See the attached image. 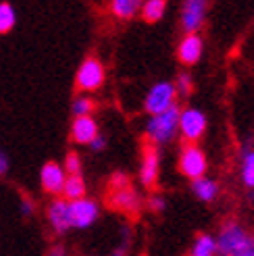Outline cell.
Here are the masks:
<instances>
[{
	"label": "cell",
	"instance_id": "12",
	"mask_svg": "<svg viewBox=\"0 0 254 256\" xmlns=\"http://www.w3.org/2000/svg\"><path fill=\"white\" fill-rule=\"evenodd\" d=\"M204 52V40L198 36V32L194 34H186V38L177 46V58H180L186 67H192L202 58Z\"/></svg>",
	"mask_w": 254,
	"mask_h": 256
},
{
	"label": "cell",
	"instance_id": "1",
	"mask_svg": "<svg viewBox=\"0 0 254 256\" xmlns=\"http://www.w3.org/2000/svg\"><path fill=\"white\" fill-rule=\"evenodd\" d=\"M180 106H171L162 112L150 114V119L146 121V140L152 144H169L175 140V136L180 134Z\"/></svg>",
	"mask_w": 254,
	"mask_h": 256
},
{
	"label": "cell",
	"instance_id": "5",
	"mask_svg": "<svg viewBox=\"0 0 254 256\" xmlns=\"http://www.w3.org/2000/svg\"><path fill=\"white\" fill-rule=\"evenodd\" d=\"M208 127V119L206 114L200 108H184L180 114V136L186 140L188 144H196L198 140L204 136Z\"/></svg>",
	"mask_w": 254,
	"mask_h": 256
},
{
	"label": "cell",
	"instance_id": "2",
	"mask_svg": "<svg viewBox=\"0 0 254 256\" xmlns=\"http://www.w3.org/2000/svg\"><path fill=\"white\" fill-rule=\"evenodd\" d=\"M217 242L219 252L225 256H254V238L236 221H230L221 227Z\"/></svg>",
	"mask_w": 254,
	"mask_h": 256
},
{
	"label": "cell",
	"instance_id": "25",
	"mask_svg": "<svg viewBox=\"0 0 254 256\" xmlns=\"http://www.w3.org/2000/svg\"><path fill=\"white\" fill-rule=\"evenodd\" d=\"M148 206H150L152 212H164V208H167V200H164L162 196H158V194H154L148 200Z\"/></svg>",
	"mask_w": 254,
	"mask_h": 256
},
{
	"label": "cell",
	"instance_id": "18",
	"mask_svg": "<svg viewBox=\"0 0 254 256\" xmlns=\"http://www.w3.org/2000/svg\"><path fill=\"white\" fill-rule=\"evenodd\" d=\"M164 10H167V0H144L140 12L146 23H156L164 17Z\"/></svg>",
	"mask_w": 254,
	"mask_h": 256
},
{
	"label": "cell",
	"instance_id": "22",
	"mask_svg": "<svg viewBox=\"0 0 254 256\" xmlns=\"http://www.w3.org/2000/svg\"><path fill=\"white\" fill-rule=\"evenodd\" d=\"M96 110V102L90 96H78L73 100V106L71 112L73 117H84V114H92Z\"/></svg>",
	"mask_w": 254,
	"mask_h": 256
},
{
	"label": "cell",
	"instance_id": "10",
	"mask_svg": "<svg viewBox=\"0 0 254 256\" xmlns=\"http://www.w3.org/2000/svg\"><path fill=\"white\" fill-rule=\"evenodd\" d=\"M208 12V0H184L182 8V28L186 34H194L204 25Z\"/></svg>",
	"mask_w": 254,
	"mask_h": 256
},
{
	"label": "cell",
	"instance_id": "15",
	"mask_svg": "<svg viewBox=\"0 0 254 256\" xmlns=\"http://www.w3.org/2000/svg\"><path fill=\"white\" fill-rule=\"evenodd\" d=\"M192 192L200 202H212L219 196V184L214 179L202 175L198 179H192Z\"/></svg>",
	"mask_w": 254,
	"mask_h": 256
},
{
	"label": "cell",
	"instance_id": "24",
	"mask_svg": "<svg viewBox=\"0 0 254 256\" xmlns=\"http://www.w3.org/2000/svg\"><path fill=\"white\" fill-rule=\"evenodd\" d=\"M65 171H67V175H80L82 173V169H84V164H82V156L78 154V152H69L67 154V158H65Z\"/></svg>",
	"mask_w": 254,
	"mask_h": 256
},
{
	"label": "cell",
	"instance_id": "9",
	"mask_svg": "<svg viewBox=\"0 0 254 256\" xmlns=\"http://www.w3.org/2000/svg\"><path fill=\"white\" fill-rule=\"evenodd\" d=\"M71 212H73V227L75 229H90L100 219V206L92 198H80L71 200Z\"/></svg>",
	"mask_w": 254,
	"mask_h": 256
},
{
	"label": "cell",
	"instance_id": "26",
	"mask_svg": "<svg viewBox=\"0 0 254 256\" xmlns=\"http://www.w3.org/2000/svg\"><path fill=\"white\" fill-rule=\"evenodd\" d=\"M106 146H108V142H106V138L104 136H96L94 140H92V142H90V148L94 150V152H104L106 150Z\"/></svg>",
	"mask_w": 254,
	"mask_h": 256
},
{
	"label": "cell",
	"instance_id": "16",
	"mask_svg": "<svg viewBox=\"0 0 254 256\" xmlns=\"http://www.w3.org/2000/svg\"><path fill=\"white\" fill-rule=\"evenodd\" d=\"M144 0H110L108 8L110 12L121 21H132L140 10H142Z\"/></svg>",
	"mask_w": 254,
	"mask_h": 256
},
{
	"label": "cell",
	"instance_id": "3",
	"mask_svg": "<svg viewBox=\"0 0 254 256\" xmlns=\"http://www.w3.org/2000/svg\"><path fill=\"white\" fill-rule=\"evenodd\" d=\"M104 80H106L104 65L96 56H88L78 69V75H75V86H78L80 92L92 94V92H96V90H100L104 86Z\"/></svg>",
	"mask_w": 254,
	"mask_h": 256
},
{
	"label": "cell",
	"instance_id": "8",
	"mask_svg": "<svg viewBox=\"0 0 254 256\" xmlns=\"http://www.w3.org/2000/svg\"><path fill=\"white\" fill-rule=\"evenodd\" d=\"M206 169H208L206 154L196 144H188L180 156V171L184 173V177L198 179L202 175H206Z\"/></svg>",
	"mask_w": 254,
	"mask_h": 256
},
{
	"label": "cell",
	"instance_id": "23",
	"mask_svg": "<svg viewBox=\"0 0 254 256\" xmlns=\"http://www.w3.org/2000/svg\"><path fill=\"white\" fill-rule=\"evenodd\" d=\"M175 88H177V94L188 98L190 94L194 92V80H192V75H190L188 71L180 73V75H177V80H175Z\"/></svg>",
	"mask_w": 254,
	"mask_h": 256
},
{
	"label": "cell",
	"instance_id": "28",
	"mask_svg": "<svg viewBox=\"0 0 254 256\" xmlns=\"http://www.w3.org/2000/svg\"><path fill=\"white\" fill-rule=\"evenodd\" d=\"M125 186H130V179H127L123 173L112 175V179H110V188L112 190H119V188H125Z\"/></svg>",
	"mask_w": 254,
	"mask_h": 256
},
{
	"label": "cell",
	"instance_id": "7",
	"mask_svg": "<svg viewBox=\"0 0 254 256\" xmlns=\"http://www.w3.org/2000/svg\"><path fill=\"white\" fill-rule=\"evenodd\" d=\"M48 223L52 227V232L58 236H65L69 229H73V212H71V200L65 196H56L46 210Z\"/></svg>",
	"mask_w": 254,
	"mask_h": 256
},
{
	"label": "cell",
	"instance_id": "14",
	"mask_svg": "<svg viewBox=\"0 0 254 256\" xmlns=\"http://www.w3.org/2000/svg\"><path fill=\"white\" fill-rule=\"evenodd\" d=\"M110 206L117 208V210H123V212H138L140 206H142V200H140V194L132 188V186H125V188H119L110 194L108 198Z\"/></svg>",
	"mask_w": 254,
	"mask_h": 256
},
{
	"label": "cell",
	"instance_id": "19",
	"mask_svg": "<svg viewBox=\"0 0 254 256\" xmlns=\"http://www.w3.org/2000/svg\"><path fill=\"white\" fill-rule=\"evenodd\" d=\"M242 182L248 190H254V148L248 144L242 148Z\"/></svg>",
	"mask_w": 254,
	"mask_h": 256
},
{
	"label": "cell",
	"instance_id": "11",
	"mask_svg": "<svg viewBox=\"0 0 254 256\" xmlns=\"http://www.w3.org/2000/svg\"><path fill=\"white\" fill-rule=\"evenodd\" d=\"M65 182H67V171L62 164L50 160L46 162L42 171H40V184H42V190L50 196H62V188H65Z\"/></svg>",
	"mask_w": 254,
	"mask_h": 256
},
{
	"label": "cell",
	"instance_id": "6",
	"mask_svg": "<svg viewBox=\"0 0 254 256\" xmlns=\"http://www.w3.org/2000/svg\"><path fill=\"white\" fill-rule=\"evenodd\" d=\"M160 175V152L156 144L146 142L142 148V162H140V182L144 188L152 190L158 184Z\"/></svg>",
	"mask_w": 254,
	"mask_h": 256
},
{
	"label": "cell",
	"instance_id": "27",
	"mask_svg": "<svg viewBox=\"0 0 254 256\" xmlns=\"http://www.w3.org/2000/svg\"><path fill=\"white\" fill-rule=\"evenodd\" d=\"M34 212H36V202L30 200V198H23V202H21V214L23 216H34Z\"/></svg>",
	"mask_w": 254,
	"mask_h": 256
},
{
	"label": "cell",
	"instance_id": "21",
	"mask_svg": "<svg viewBox=\"0 0 254 256\" xmlns=\"http://www.w3.org/2000/svg\"><path fill=\"white\" fill-rule=\"evenodd\" d=\"M17 25V12L8 2H0V36H6Z\"/></svg>",
	"mask_w": 254,
	"mask_h": 256
},
{
	"label": "cell",
	"instance_id": "13",
	"mask_svg": "<svg viewBox=\"0 0 254 256\" xmlns=\"http://www.w3.org/2000/svg\"><path fill=\"white\" fill-rule=\"evenodd\" d=\"M98 123L92 114H84V117H75L71 125V140L75 144L90 146V142L98 136Z\"/></svg>",
	"mask_w": 254,
	"mask_h": 256
},
{
	"label": "cell",
	"instance_id": "4",
	"mask_svg": "<svg viewBox=\"0 0 254 256\" xmlns=\"http://www.w3.org/2000/svg\"><path fill=\"white\" fill-rule=\"evenodd\" d=\"M177 88L175 84L171 82H158L150 88V92L146 94V100H144V108L148 114H156V112H162L171 106H175L177 102Z\"/></svg>",
	"mask_w": 254,
	"mask_h": 256
},
{
	"label": "cell",
	"instance_id": "20",
	"mask_svg": "<svg viewBox=\"0 0 254 256\" xmlns=\"http://www.w3.org/2000/svg\"><path fill=\"white\" fill-rule=\"evenodd\" d=\"M62 196L67 200H80L86 196V182H84L82 173L80 175H67L65 188H62Z\"/></svg>",
	"mask_w": 254,
	"mask_h": 256
},
{
	"label": "cell",
	"instance_id": "17",
	"mask_svg": "<svg viewBox=\"0 0 254 256\" xmlns=\"http://www.w3.org/2000/svg\"><path fill=\"white\" fill-rule=\"evenodd\" d=\"M219 252V242L217 238H212L208 234H200L196 240H194V244H192V256H212V254H217Z\"/></svg>",
	"mask_w": 254,
	"mask_h": 256
},
{
	"label": "cell",
	"instance_id": "29",
	"mask_svg": "<svg viewBox=\"0 0 254 256\" xmlns=\"http://www.w3.org/2000/svg\"><path fill=\"white\" fill-rule=\"evenodd\" d=\"M8 167H10V160H8V156H6V152L0 148V177L8 173Z\"/></svg>",
	"mask_w": 254,
	"mask_h": 256
}]
</instances>
